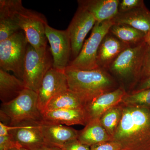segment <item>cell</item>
<instances>
[{"label":"cell","instance_id":"cell-1","mask_svg":"<svg viewBox=\"0 0 150 150\" xmlns=\"http://www.w3.org/2000/svg\"><path fill=\"white\" fill-rule=\"evenodd\" d=\"M121 104L122 117L111 141L121 150H150V108Z\"/></svg>","mask_w":150,"mask_h":150},{"label":"cell","instance_id":"cell-2","mask_svg":"<svg viewBox=\"0 0 150 150\" xmlns=\"http://www.w3.org/2000/svg\"><path fill=\"white\" fill-rule=\"evenodd\" d=\"M65 73L69 89L80 98L84 107L100 96L115 90V81L102 68L83 70L68 66Z\"/></svg>","mask_w":150,"mask_h":150},{"label":"cell","instance_id":"cell-3","mask_svg":"<svg viewBox=\"0 0 150 150\" xmlns=\"http://www.w3.org/2000/svg\"><path fill=\"white\" fill-rule=\"evenodd\" d=\"M6 2L14 20L24 33L28 43L38 51L46 49L48 46L45 30L48 23L44 16L25 8L21 0Z\"/></svg>","mask_w":150,"mask_h":150},{"label":"cell","instance_id":"cell-4","mask_svg":"<svg viewBox=\"0 0 150 150\" xmlns=\"http://www.w3.org/2000/svg\"><path fill=\"white\" fill-rule=\"evenodd\" d=\"M0 118L1 123L11 126L42 121V114L38 106L37 93L26 88L13 100L1 103Z\"/></svg>","mask_w":150,"mask_h":150},{"label":"cell","instance_id":"cell-5","mask_svg":"<svg viewBox=\"0 0 150 150\" xmlns=\"http://www.w3.org/2000/svg\"><path fill=\"white\" fill-rule=\"evenodd\" d=\"M50 48L36 50L28 43L25 58L23 81L26 88L37 93L46 73L53 67Z\"/></svg>","mask_w":150,"mask_h":150},{"label":"cell","instance_id":"cell-6","mask_svg":"<svg viewBox=\"0 0 150 150\" xmlns=\"http://www.w3.org/2000/svg\"><path fill=\"white\" fill-rule=\"evenodd\" d=\"M28 43L24 33L18 31L0 42V69L11 71L23 81L25 58Z\"/></svg>","mask_w":150,"mask_h":150},{"label":"cell","instance_id":"cell-7","mask_svg":"<svg viewBox=\"0 0 150 150\" xmlns=\"http://www.w3.org/2000/svg\"><path fill=\"white\" fill-rule=\"evenodd\" d=\"M114 24L112 20L96 22L90 36L85 41L79 54L70 62L68 66L83 70H92L100 68L98 64V50L103 40L109 33L110 28Z\"/></svg>","mask_w":150,"mask_h":150},{"label":"cell","instance_id":"cell-8","mask_svg":"<svg viewBox=\"0 0 150 150\" xmlns=\"http://www.w3.org/2000/svg\"><path fill=\"white\" fill-rule=\"evenodd\" d=\"M147 48L144 41L126 47L110 65V71L123 79L139 81Z\"/></svg>","mask_w":150,"mask_h":150},{"label":"cell","instance_id":"cell-9","mask_svg":"<svg viewBox=\"0 0 150 150\" xmlns=\"http://www.w3.org/2000/svg\"><path fill=\"white\" fill-rule=\"evenodd\" d=\"M96 22L91 13L83 7L79 6L67 29L71 40V55L74 59L79 54L86 36L93 28Z\"/></svg>","mask_w":150,"mask_h":150},{"label":"cell","instance_id":"cell-10","mask_svg":"<svg viewBox=\"0 0 150 150\" xmlns=\"http://www.w3.org/2000/svg\"><path fill=\"white\" fill-rule=\"evenodd\" d=\"M68 90L65 71L52 67L43 77L37 92L38 106L42 114L52 98Z\"/></svg>","mask_w":150,"mask_h":150},{"label":"cell","instance_id":"cell-11","mask_svg":"<svg viewBox=\"0 0 150 150\" xmlns=\"http://www.w3.org/2000/svg\"><path fill=\"white\" fill-rule=\"evenodd\" d=\"M46 37L50 45L53 67L65 71L70 63L71 54V40L67 30H59L46 25Z\"/></svg>","mask_w":150,"mask_h":150},{"label":"cell","instance_id":"cell-12","mask_svg":"<svg viewBox=\"0 0 150 150\" xmlns=\"http://www.w3.org/2000/svg\"><path fill=\"white\" fill-rule=\"evenodd\" d=\"M126 94L123 88L119 87L100 96L86 105L84 109L88 123L100 119L105 112L120 104Z\"/></svg>","mask_w":150,"mask_h":150},{"label":"cell","instance_id":"cell-13","mask_svg":"<svg viewBox=\"0 0 150 150\" xmlns=\"http://www.w3.org/2000/svg\"><path fill=\"white\" fill-rule=\"evenodd\" d=\"M39 122H24L11 126L9 134L22 147L29 150L48 144L43 137Z\"/></svg>","mask_w":150,"mask_h":150},{"label":"cell","instance_id":"cell-14","mask_svg":"<svg viewBox=\"0 0 150 150\" xmlns=\"http://www.w3.org/2000/svg\"><path fill=\"white\" fill-rule=\"evenodd\" d=\"M39 124L48 144L60 147L67 142L78 139L79 131L69 126L43 120L39 121Z\"/></svg>","mask_w":150,"mask_h":150},{"label":"cell","instance_id":"cell-15","mask_svg":"<svg viewBox=\"0 0 150 150\" xmlns=\"http://www.w3.org/2000/svg\"><path fill=\"white\" fill-rule=\"evenodd\" d=\"M83 7L93 16L96 22L111 20L118 13L120 1L118 0H87L78 1Z\"/></svg>","mask_w":150,"mask_h":150},{"label":"cell","instance_id":"cell-16","mask_svg":"<svg viewBox=\"0 0 150 150\" xmlns=\"http://www.w3.org/2000/svg\"><path fill=\"white\" fill-rule=\"evenodd\" d=\"M112 21L115 24L127 25L146 34L150 30V11L145 6L126 12H118Z\"/></svg>","mask_w":150,"mask_h":150},{"label":"cell","instance_id":"cell-17","mask_svg":"<svg viewBox=\"0 0 150 150\" xmlns=\"http://www.w3.org/2000/svg\"><path fill=\"white\" fill-rule=\"evenodd\" d=\"M43 120L64 124L67 126L81 125L86 126L87 120L84 108L63 109L47 111L42 114Z\"/></svg>","mask_w":150,"mask_h":150},{"label":"cell","instance_id":"cell-18","mask_svg":"<svg viewBox=\"0 0 150 150\" xmlns=\"http://www.w3.org/2000/svg\"><path fill=\"white\" fill-rule=\"evenodd\" d=\"M109 33L103 39L98 50V64L100 68L110 66L117 56L129 46Z\"/></svg>","mask_w":150,"mask_h":150},{"label":"cell","instance_id":"cell-19","mask_svg":"<svg viewBox=\"0 0 150 150\" xmlns=\"http://www.w3.org/2000/svg\"><path fill=\"white\" fill-rule=\"evenodd\" d=\"M25 88L22 80L0 69V99L2 103L13 100Z\"/></svg>","mask_w":150,"mask_h":150},{"label":"cell","instance_id":"cell-20","mask_svg":"<svg viewBox=\"0 0 150 150\" xmlns=\"http://www.w3.org/2000/svg\"><path fill=\"white\" fill-rule=\"evenodd\" d=\"M77 139L81 143L90 147L112 140L100 119L88 122L83 130L79 131Z\"/></svg>","mask_w":150,"mask_h":150},{"label":"cell","instance_id":"cell-21","mask_svg":"<svg viewBox=\"0 0 150 150\" xmlns=\"http://www.w3.org/2000/svg\"><path fill=\"white\" fill-rule=\"evenodd\" d=\"M109 33L128 46L137 45L144 41L146 35L144 33L130 25L115 23L110 28Z\"/></svg>","mask_w":150,"mask_h":150},{"label":"cell","instance_id":"cell-22","mask_svg":"<svg viewBox=\"0 0 150 150\" xmlns=\"http://www.w3.org/2000/svg\"><path fill=\"white\" fill-rule=\"evenodd\" d=\"M84 108V105L80 98L69 89L52 98L44 112L59 109H79Z\"/></svg>","mask_w":150,"mask_h":150},{"label":"cell","instance_id":"cell-23","mask_svg":"<svg viewBox=\"0 0 150 150\" xmlns=\"http://www.w3.org/2000/svg\"><path fill=\"white\" fill-rule=\"evenodd\" d=\"M21 30L15 21L6 0L0 1V42Z\"/></svg>","mask_w":150,"mask_h":150},{"label":"cell","instance_id":"cell-24","mask_svg":"<svg viewBox=\"0 0 150 150\" xmlns=\"http://www.w3.org/2000/svg\"><path fill=\"white\" fill-rule=\"evenodd\" d=\"M122 114L121 103L105 112L100 119L102 126L112 139L121 121Z\"/></svg>","mask_w":150,"mask_h":150},{"label":"cell","instance_id":"cell-25","mask_svg":"<svg viewBox=\"0 0 150 150\" xmlns=\"http://www.w3.org/2000/svg\"><path fill=\"white\" fill-rule=\"evenodd\" d=\"M125 105L150 108V88L126 94L121 103Z\"/></svg>","mask_w":150,"mask_h":150},{"label":"cell","instance_id":"cell-26","mask_svg":"<svg viewBox=\"0 0 150 150\" xmlns=\"http://www.w3.org/2000/svg\"><path fill=\"white\" fill-rule=\"evenodd\" d=\"M144 6V3L142 0H122L119 3L118 12H126Z\"/></svg>","mask_w":150,"mask_h":150},{"label":"cell","instance_id":"cell-27","mask_svg":"<svg viewBox=\"0 0 150 150\" xmlns=\"http://www.w3.org/2000/svg\"><path fill=\"white\" fill-rule=\"evenodd\" d=\"M22 147L9 134L4 136H0V150H10L15 148Z\"/></svg>","mask_w":150,"mask_h":150},{"label":"cell","instance_id":"cell-28","mask_svg":"<svg viewBox=\"0 0 150 150\" xmlns=\"http://www.w3.org/2000/svg\"><path fill=\"white\" fill-rule=\"evenodd\" d=\"M150 77V48L148 47L145 53L142 71L140 74L139 81Z\"/></svg>","mask_w":150,"mask_h":150},{"label":"cell","instance_id":"cell-29","mask_svg":"<svg viewBox=\"0 0 150 150\" xmlns=\"http://www.w3.org/2000/svg\"><path fill=\"white\" fill-rule=\"evenodd\" d=\"M60 148L63 150H91L90 147L81 143L78 139L67 142Z\"/></svg>","mask_w":150,"mask_h":150},{"label":"cell","instance_id":"cell-30","mask_svg":"<svg viewBox=\"0 0 150 150\" xmlns=\"http://www.w3.org/2000/svg\"><path fill=\"white\" fill-rule=\"evenodd\" d=\"M91 150H121V146L113 141L103 142L90 147Z\"/></svg>","mask_w":150,"mask_h":150},{"label":"cell","instance_id":"cell-31","mask_svg":"<svg viewBox=\"0 0 150 150\" xmlns=\"http://www.w3.org/2000/svg\"><path fill=\"white\" fill-rule=\"evenodd\" d=\"M149 88H150V77L140 81L137 88L135 89L131 93L137 92Z\"/></svg>","mask_w":150,"mask_h":150},{"label":"cell","instance_id":"cell-32","mask_svg":"<svg viewBox=\"0 0 150 150\" xmlns=\"http://www.w3.org/2000/svg\"><path fill=\"white\" fill-rule=\"evenodd\" d=\"M33 150H63L59 147L54 145L46 144L43 145Z\"/></svg>","mask_w":150,"mask_h":150},{"label":"cell","instance_id":"cell-33","mask_svg":"<svg viewBox=\"0 0 150 150\" xmlns=\"http://www.w3.org/2000/svg\"><path fill=\"white\" fill-rule=\"evenodd\" d=\"M144 41L148 47L150 48V30L145 35Z\"/></svg>","mask_w":150,"mask_h":150},{"label":"cell","instance_id":"cell-34","mask_svg":"<svg viewBox=\"0 0 150 150\" xmlns=\"http://www.w3.org/2000/svg\"><path fill=\"white\" fill-rule=\"evenodd\" d=\"M10 150H29L28 149H25V148L21 147L20 148H15V149H12Z\"/></svg>","mask_w":150,"mask_h":150}]
</instances>
